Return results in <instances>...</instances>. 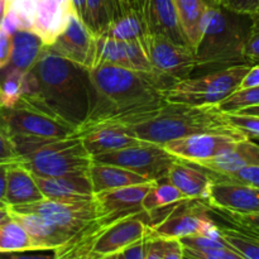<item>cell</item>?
Instances as JSON below:
<instances>
[{
  "instance_id": "obj_18",
  "label": "cell",
  "mask_w": 259,
  "mask_h": 259,
  "mask_svg": "<svg viewBox=\"0 0 259 259\" xmlns=\"http://www.w3.org/2000/svg\"><path fill=\"white\" fill-rule=\"evenodd\" d=\"M210 174L225 175L248 166L259 164V144L252 139H242L233 148L207 161L194 163Z\"/></svg>"
},
{
  "instance_id": "obj_55",
  "label": "cell",
  "mask_w": 259,
  "mask_h": 259,
  "mask_svg": "<svg viewBox=\"0 0 259 259\" xmlns=\"http://www.w3.org/2000/svg\"><path fill=\"white\" fill-rule=\"evenodd\" d=\"M118 257H119V254H113V255H108V257H104L101 259H118Z\"/></svg>"
},
{
  "instance_id": "obj_57",
  "label": "cell",
  "mask_w": 259,
  "mask_h": 259,
  "mask_svg": "<svg viewBox=\"0 0 259 259\" xmlns=\"http://www.w3.org/2000/svg\"><path fill=\"white\" fill-rule=\"evenodd\" d=\"M211 2H214V3H218V0H211Z\"/></svg>"
},
{
  "instance_id": "obj_39",
  "label": "cell",
  "mask_w": 259,
  "mask_h": 259,
  "mask_svg": "<svg viewBox=\"0 0 259 259\" xmlns=\"http://www.w3.org/2000/svg\"><path fill=\"white\" fill-rule=\"evenodd\" d=\"M184 254L192 259H245L233 248H215V249L206 250L184 248Z\"/></svg>"
},
{
  "instance_id": "obj_8",
  "label": "cell",
  "mask_w": 259,
  "mask_h": 259,
  "mask_svg": "<svg viewBox=\"0 0 259 259\" xmlns=\"http://www.w3.org/2000/svg\"><path fill=\"white\" fill-rule=\"evenodd\" d=\"M143 46L162 90L191 77L196 71L195 53L190 47L177 45L157 33H147Z\"/></svg>"
},
{
  "instance_id": "obj_21",
  "label": "cell",
  "mask_w": 259,
  "mask_h": 259,
  "mask_svg": "<svg viewBox=\"0 0 259 259\" xmlns=\"http://www.w3.org/2000/svg\"><path fill=\"white\" fill-rule=\"evenodd\" d=\"M9 211V210H8ZM10 218L19 223L34 244L35 250L57 249L67 242L66 235L43 217L32 212L9 211Z\"/></svg>"
},
{
  "instance_id": "obj_14",
  "label": "cell",
  "mask_w": 259,
  "mask_h": 259,
  "mask_svg": "<svg viewBox=\"0 0 259 259\" xmlns=\"http://www.w3.org/2000/svg\"><path fill=\"white\" fill-rule=\"evenodd\" d=\"M239 141L242 139L227 134H195L167 142L163 147L179 159L200 163L229 151Z\"/></svg>"
},
{
  "instance_id": "obj_47",
  "label": "cell",
  "mask_w": 259,
  "mask_h": 259,
  "mask_svg": "<svg viewBox=\"0 0 259 259\" xmlns=\"http://www.w3.org/2000/svg\"><path fill=\"white\" fill-rule=\"evenodd\" d=\"M184 258V245L179 239H164L163 259Z\"/></svg>"
},
{
  "instance_id": "obj_15",
  "label": "cell",
  "mask_w": 259,
  "mask_h": 259,
  "mask_svg": "<svg viewBox=\"0 0 259 259\" xmlns=\"http://www.w3.org/2000/svg\"><path fill=\"white\" fill-rule=\"evenodd\" d=\"M205 201L212 209L234 214L259 212V194L257 190L224 180L212 179Z\"/></svg>"
},
{
  "instance_id": "obj_28",
  "label": "cell",
  "mask_w": 259,
  "mask_h": 259,
  "mask_svg": "<svg viewBox=\"0 0 259 259\" xmlns=\"http://www.w3.org/2000/svg\"><path fill=\"white\" fill-rule=\"evenodd\" d=\"M120 15L121 10L118 0H86L83 23L94 34L98 35Z\"/></svg>"
},
{
  "instance_id": "obj_5",
  "label": "cell",
  "mask_w": 259,
  "mask_h": 259,
  "mask_svg": "<svg viewBox=\"0 0 259 259\" xmlns=\"http://www.w3.org/2000/svg\"><path fill=\"white\" fill-rule=\"evenodd\" d=\"M78 68V66L57 55L51 46L42 48L37 62L32 67L46 103L68 121H71L68 111H72L71 108H75L80 99Z\"/></svg>"
},
{
  "instance_id": "obj_43",
  "label": "cell",
  "mask_w": 259,
  "mask_h": 259,
  "mask_svg": "<svg viewBox=\"0 0 259 259\" xmlns=\"http://www.w3.org/2000/svg\"><path fill=\"white\" fill-rule=\"evenodd\" d=\"M0 259H56L55 250H23L0 253Z\"/></svg>"
},
{
  "instance_id": "obj_13",
  "label": "cell",
  "mask_w": 259,
  "mask_h": 259,
  "mask_svg": "<svg viewBox=\"0 0 259 259\" xmlns=\"http://www.w3.org/2000/svg\"><path fill=\"white\" fill-rule=\"evenodd\" d=\"M51 48L68 62L88 71L94 66L95 34L72 10L65 28L51 45Z\"/></svg>"
},
{
  "instance_id": "obj_36",
  "label": "cell",
  "mask_w": 259,
  "mask_h": 259,
  "mask_svg": "<svg viewBox=\"0 0 259 259\" xmlns=\"http://www.w3.org/2000/svg\"><path fill=\"white\" fill-rule=\"evenodd\" d=\"M210 176H211L212 179L224 180V181L234 182V184L244 185V186H249L255 190H259V164L244 167V168L239 169V171L232 172V174H210Z\"/></svg>"
},
{
  "instance_id": "obj_53",
  "label": "cell",
  "mask_w": 259,
  "mask_h": 259,
  "mask_svg": "<svg viewBox=\"0 0 259 259\" xmlns=\"http://www.w3.org/2000/svg\"><path fill=\"white\" fill-rule=\"evenodd\" d=\"M10 219H12V218H10L9 211H8V207L0 206V224H3V223L8 222V220Z\"/></svg>"
},
{
  "instance_id": "obj_48",
  "label": "cell",
  "mask_w": 259,
  "mask_h": 259,
  "mask_svg": "<svg viewBox=\"0 0 259 259\" xmlns=\"http://www.w3.org/2000/svg\"><path fill=\"white\" fill-rule=\"evenodd\" d=\"M259 86V63L252 65L240 82L239 89H248Z\"/></svg>"
},
{
  "instance_id": "obj_30",
  "label": "cell",
  "mask_w": 259,
  "mask_h": 259,
  "mask_svg": "<svg viewBox=\"0 0 259 259\" xmlns=\"http://www.w3.org/2000/svg\"><path fill=\"white\" fill-rule=\"evenodd\" d=\"M98 65H114L131 70L125 42L114 39V38H110L104 34L95 35V57H94V66Z\"/></svg>"
},
{
  "instance_id": "obj_44",
  "label": "cell",
  "mask_w": 259,
  "mask_h": 259,
  "mask_svg": "<svg viewBox=\"0 0 259 259\" xmlns=\"http://www.w3.org/2000/svg\"><path fill=\"white\" fill-rule=\"evenodd\" d=\"M12 47H13V35L5 32L0 27V70L7 67L10 63L12 57Z\"/></svg>"
},
{
  "instance_id": "obj_60",
  "label": "cell",
  "mask_w": 259,
  "mask_h": 259,
  "mask_svg": "<svg viewBox=\"0 0 259 259\" xmlns=\"http://www.w3.org/2000/svg\"><path fill=\"white\" fill-rule=\"evenodd\" d=\"M0 89H2V85H0Z\"/></svg>"
},
{
  "instance_id": "obj_41",
  "label": "cell",
  "mask_w": 259,
  "mask_h": 259,
  "mask_svg": "<svg viewBox=\"0 0 259 259\" xmlns=\"http://www.w3.org/2000/svg\"><path fill=\"white\" fill-rule=\"evenodd\" d=\"M245 58L249 65L259 63V14L254 15V23L245 45Z\"/></svg>"
},
{
  "instance_id": "obj_2",
  "label": "cell",
  "mask_w": 259,
  "mask_h": 259,
  "mask_svg": "<svg viewBox=\"0 0 259 259\" xmlns=\"http://www.w3.org/2000/svg\"><path fill=\"white\" fill-rule=\"evenodd\" d=\"M121 129L141 141L161 146L195 134H227L247 139L230 124L227 114L217 105L191 106L166 103L162 108L144 114L137 123Z\"/></svg>"
},
{
  "instance_id": "obj_19",
  "label": "cell",
  "mask_w": 259,
  "mask_h": 259,
  "mask_svg": "<svg viewBox=\"0 0 259 259\" xmlns=\"http://www.w3.org/2000/svg\"><path fill=\"white\" fill-rule=\"evenodd\" d=\"M157 182L158 181H151L146 184L133 185V186L105 190V191L94 194V201H95L99 217L110 214V212L123 211V210L141 209L144 196L152 187L156 186Z\"/></svg>"
},
{
  "instance_id": "obj_22",
  "label": "cell",
  "mask_w": 259,
  "mask_h": 259,
  "mask_svg": "<svg viewBox=\"0 0 259 259\" xmlns=\"http://www.w3.org/2000/svg\"><path fill=\"white\" fill-rule=\"evenodd\" d=\"M45 199L38 189L33 175L19 162L8 163L7 166V187H5V205L32 204Z\"/></svg>"
},
{
  "instance_id": "obj_20",
  "label": "cell",
  "mask_w": 259,
  "mask_h": 259,
  "mask_svg": "<svg viewBox=\"0 0 259 259\" xmlns=\"http://www.w3.org/2000/svg\"><path fill=\"white\" fill-rule=\"evenodd\" d=\"M167 180L189 199H202L204 201L212 181L209 172L182 159H177L172 164Z\"/></svg>"
},
{
  "instance_id": "obj_12",
  "label": "cell",
  "mask_w": 259,
  "mask_h": 259,
  "mask_svg": "<svg viewBox=\"0 0 259 259\" xmlns=\"http://www.w3.org/2000/svg\"><path fill=\"white\" fill-rule=\"evenodd\" d=\"M8 210L14 212H32V214L40 215L55 224L66 235L67 240L91 220L99 217L94 199L90 201L81 202L43 199L32 204L8 206Z\"/></svg>"
},
{
  "instance_id": "obj_24",
  "label": "cell",
  "mask_w": 259,
  "mask_h": 259,
  "mask_svg": "<svg viewBox=\"0 0 259 259\" xmlns=\"http://www.w3.org/2000/svg\"><path fill=\"white\" fill-rule=\"evenodd\" d=\"M80 138L82 139L83 146L93 157L144 143L143 141L131 136L119 126L95 129L83 134Z\"/></svg>"
},
{
  "instance_id": "obj_35",
  "label": "cell",
  "mask_w": 259,
  "mask_h": 259,
  "mask_svg": "<svg viewBox=\"0 0 259 259\" xmlns=\"http://www.w3.org/2000/svg\"><path fill=\"white\" fill-rule=\"evenodd\" d=\"M0 162L2 163L19 162V156L12 139V131L5 120L3 106H0Z\"/></svg>"
},
{
  "instance_id": "obj_26",
  "label": "cell",
  "mask_w": 259,
  "mask_h": 259,
  "mask_svg": "<svg viewBox=\"0 0 259 259\" xmlns=\"http://www.w3.org/2000/svg\"><path fill=\"white\" fill-rule=\"evenodd\" d=\"M45 46L43 40L32 30L15 32L13 34L12 57H10L12 67L22 71L32 70Z\"/></svg>"
},
{
  "instance_id": "obj_25",
  "label": "cell",
  "mask_w": 259,
  "mask_h": 259,
  "mask_svg": "<svg viewBox=\"0 0 259 259\" xmlns=\"http://www.w3.org/2000/svg\"><path fill=\"white\" fill-rule=\"evenodd\" d=\"M177 19L190 48L195 52L201 37L202 19L207 0H174Z\"/></svg>"
},
{
  "instance_id": "obj_3",
  "label": "cell",
  "mask_w": 259,
  "mask_h": 259,
  "mask_svg": "<svg viewBox=\"0 0 259 259\" xmlns=\"http://www.w3.org/2000/svg\"><path fill=\"white\" fill-rule=\"evenodd\" d=\"M254 23V15L232 12L207 0L202 19L201 37L195 50L197 68L214 71L237 65H249L245 45Z\"/></svg>"
},
{
  "instance_id": "obj_38",
  "label": "cell",
  "mask_w": 259,
  "mask_h": 259,
  "mask_svg": "<svg viewBox=\"0 0 259 259\" xmlns=\"http://www.w3.org/2000/svg\"><path fill=\"white\" fill-rule=\"evenodd\" d=\"M184 248L195 250L215 249V248H232L223 237H206V235H191L179 239Z\"/></svg>"
},
{
  "instance_id": "obj_51",
  "label": "cell",
  "mask_w": 259,
  "mask_h": 259,
  "mask_svg": "<svg viewBox=\"0 0 259 259\" xmlns=\"http://www.w3.org/2000/svg\"><path fill=\"white\" fill-rule=\"evenodd\" d=\"M121 14L131 10H139V0H118Z\"/></svg>"
},
{
  "instance_id": "obj_52",
  "label": "cell",
  "mask_w": 259,
  "mask_h": 259,
  "mask_svg": "<svg viewBox=\"0 0 259 259\" xmlns=\"http://www.w3.org/2000/svg\"><path fill=\"white\" fill-rule=\"evenodd\" d=\"M237 114H244V115H257L259 116V105L250 106V108L243 109V110L237 111Z\"/></svg>"
},
{
  "instance_id": "obj_23",
  "label": "cell",
  "mask_w": 259,
  "mask_h": 259,
  "mask_svg": "<svg viewBox=\"0 0 259 259\" xmlns=\"http://www.w3.org/2000/svg\"><path fill=\"white\" fill-rule=\"evenodd\" d=\"M89 176H90L94 194L105 191V190L133 186V185H141L152 181V180L136 174L131 169L124 168V167L100 163V162L95 161H93L91 163Z\"/></svg>"
},
{
  "instance_id": "obj_6",
  "label": "cell",
  "mask_w": 259,
  "mask_h": 259,
  "mask_svg": "<svg viewBox=\"0 0 259 259\" xmlns=\"http://www.w3.org/2000/svg\"><path fill=\"white\" fill-rule=\"evenodd\" d=\"M252 65H237L211 71L200 77H189L162 91L171 104L202 106L218 105L239 89L243 77Z\"/></svg>"
},
{
  "instance_id": "obj_27",
  "label": "cell",
  "mask_w": 259,
  "mask_h": 259,
  "mask_svg": "<svg viewBox=\"0 0 259 259\" xmlns=\"http://www.w3.org/2000/svg\"><path fill=\"white\" fill-rule=\"evenodd\" d=\"M147 33L148 32H147L146 23H144L141 12L131 10L113 20L101 34L108 35L114 39L123 40V42L136 39L143 42Z\"/></svg>"
},
{
  "instance_id": "obj_32",
  "label": "cell",
  "mask_w": 259,
  "mask_h": 259,
  "mask_svg": "<svg viewBox=\"0 0 259 259\" xmlns=\"http://www.w3.org/2000/svg\"><path fill=\"white\" fill-rule=\"evenodd\" d=\"M35 250L32 239L24 228L10 219L0 224V253Z\"/></svg>"
},
{
  "instance_id": "obj_49",
  "label": "cell",
  "mask_w": 259,
  "mask_h": 259,
  "mask_svg": "<svg viewBox=\"0 0 259 259\" xmlns=\"http://www.w3.org/2000/svg\"><path fill=\"white\" fill-rule=\"evenodd\" d=\"M7 166L8 163L0 164V206L5 205V187H7Z\"/></svg>"
},
{
  "instance_id": "obj_11",
  "label": "cell",
  "mask_w": 259,
  "mask_h": 259,
  "mask_svg": "<svg viewBox=\"0 0 259 259\" xmlns=\"http://www.w3.org/2000/svg\"><path fill=\"white\" fill-rule=\"evenodd\" d=\"M4 116L13 134L62 138L75 133L76 124L66 120L52 110L39 109L32 104L19 101L14 108L5 109Z\"/></svg>"
},
{
  "instance_id": "obj_10",
  "label": "cell",
  "mask_w": 259,
  "mask_h": 259,
  "mask_svg": "<svg viewBox=\"0 0 259 259\" xmlns=\"http://www.w3.org/2000/svg\"><path fill=\"white\" fill-rule=\"evenodd\" d=\"M177 159L163 146L148 142L93 157V161L124 167L152 181L167 179L169 168Z\"/></svg>"
},
{
  "instance_id": "obj_29",
  "label": "cell",
  "mask_w": 259,
  "mask_h": 259,
  "mask_svg": "<svg viewBox=\"0 0 259 259\" xmlns=\"http://www.w3.org/2000/svg\"><path fill=\"white\" fill-rule=\"evenodd\" d=\"M223 239L245 259H259V234L242 227L219 225Z\"/></svg>"
},
{
  "instance_id": "obj_54",
  "label": "cell",
  "mask_w": 259,
  "mask_h": 259,
  "mask_svg": "<svg viewBox=\"0 0 259 259\" xmlns=\"http://www.w3.org/2000/svg\"><path fill=\"white\" fill-rule=\"evenodd\" d=\"M7 13V0H0V23Z\"/></svg>"
},
{
  "instance_id": "obj_50",
  "label": "cell",
  "mask_w": 259,
  "mask_h": 259,
  "mask_svg": "<svg viewBox=\"0 0 259 259\" xmlns=\"http://www.w3.org/2000/svg\"><path fill=\"white\" fill-rule=\"evenodd\" d=\"M70 2L73 13L83 22L86 13V0H70Z\"/></svg>"
},
{
  "instance_id": "obj_31",
  "label": "cell",
  "mask_w": 259,
  "mask_h": 259,
  "mask_svg": "<svg viewBox=\"0 0 259 259\" xmlns=\"http://www.w3.org/2000/svg\"><path fill=\"white\" fill-rule=\"evenodd\" d=\"M189 197L185 196L177 187H175L167 179L161 180L152 187L142 201V207L144 211L152 212L154 210L168 207L176 202H181Z\"/></svg>"
},
{
  "instance_id": "obj_34",
  "label": "cell",
  "mask_w": 259,
  "mask_h": 259,
  "mask_svg": "<svg viewBox=\"0 0 259 259\" xmlns=\"http://www.w3.org/2000/svg\"><path fill=\"white\" fill-rule=\"evenodd\" d=\"M257 105H259V86L248 89H238L232 95H229L227 99L220 101L217 106L223 113L230 114Z\"/></svg>"
},
{
  "instance_id": "obj_59",
  "label": "cell",
  "mask_w": 259,
  "mask_h": 259,
  "mask_svg": "<svg viewBox=\"0 0 259 259\" xmlns=\"http://www.w3.org/2000/svg\"><path fill=\"white\" fill-rule=\"evenodd\" d=\"M257 192H258V194H259V190H257Z\"/></svg>"
},
{
  "instance_id": "obj_33",
  "label": "cell",
  "mask_w": 259,
  "mask_h": 259,
  "mask_svg": "<svg viewBox=\"0 0 259 259\" xmlns=\"http://www.w3.org/2000/svg\"><path fill=\"white\" fill-rule=\"evenodd\" d=\"M25 71L10 67L5 72L4 78L0 82V106L5 109L14 108L24 93Z\"/></svg>"
},
{
  "instance_id": "obj_42",
  "label": "cell",
  "mask_w": 259,
  "mask_h": 259,
  "mask_svg": "<svg viewBox=\"0 0 259 259\" xmlns=\"http://www.w3.org/2000/svg\"><path fill=\"white\" fill-rule=\"evenodd\" d=\"M217 4L240 14H259V0H218Z\"/></svg>"
},
{
  "instance_id": "obj_1",
  "label": "cell",
  "mask_w": 259,
  "mask_h": 259,
  "mask_svg": "<svg viewBox=\"0 0 259 259\" xmlns=\"http://www.w3.org/2000/svg\"><path fill=\"white\" fill-rule=\"evenodd\" d=\"M95 93L73 136L108 126H129L144 114L167 103L162 90L143 73L114 65H98L86 71Z\"/></svg>"
},
{
  "instance_id": "obj_4",
  "label": "cell",
  "mask_w": 259,
  "mask_h": 259,
  "mask_svg": "<svg viewBox=\"0 0 259 259\" xmlns=\"http://www.w3.org/2000/svg\"><path fill=\"white\" fill-rule=\"evenodd\" d=\"M19 163L35 176L62 177L88 175L93 156L76 136L62 138L13 134Z\"/></svg>"
},
{
  "instance_id": "obj_16",
  "label": "cell",
  "mask_w": 259,
  "mask_h": 259,
  "mask_svg": "<svg viewBox=\"0 0 259 259\" xmlns=\"http://www.w3.org/2000/svg\"><path fill=\"white\" fill-rule=\"evenodd\" d=\"M147 32L157 33L177 45L190 47L177 19L174 0H139Z\"/></svg>"
},
{
  "instance_id": "obj_61",
  "label": "cell",
  "mask_w": 259,
  "mask_h": 259,
  "mask_svg": "<svg viewBox=\"0 0 259 259\" xmlns=\"http://www.w3.org/2000/svg\"><path fill=\"white\" fill-rule=\"evenodd\" d=\"M0 164H2V162H0Z\"/></svg>"
},
{
  "instance_id": "obj_56",
  "label": "cell",
  "mask_w": 259,
  "mask_h": 259,
  "mask_svg": "<svg viewBox=\"0 0 259 259\" xmlns=\"http://www.w3.org/2000/svg\"><path fill=\"white\" fill-rule=\"evenodd\" d=\"M182 259H192V258H190V257H186V255L184 254V258H182Z\"/></svg>"
},
{
  "instance_id": "obj_58",
  "label": "cell",
  "mask_w": 259,
  "mask_h": 259,
  "mask_svg": "<svg viewBox=\"0 0 259 259\" xmlns=\"http://www.w3.org/2000/svg\"><path fill=\"white\" fill-rule=\"evenodd\" d=\"M118 259H121V258H120V254H119V257H118Z\"/></svg>"
},
{
  "instance_id": "obj_7",
  "label": "cell",
  "mask_w": 259,
  "mask_h": 259,
  "mask_svg": "<svg viewBox=\"0 0 259 259\" xmlns=\"http://www.w3.org/2000/svg\"><path fill=\"white\" fill-rule=\"evenodd\" d=\"M210 207L202 199H187L177 202L161 218L152 223L149 237L181 239L191 235L222 237L219 225L210 218Z\"/></svg>"
},
{
  "instance_id": "obj_45",
  "label": "cell",
  "mask_w": 259,
  "mask_h": 259,
  "mask_svg": "<svg viewBox=\"0 0 259 259\" xmlns=\"http://www.w3.org/2000/svg\"><path fill=\"white\" fill-rule=\"evenodd\" d=\"M163 252L164 239L149 237L148 234L146 245V257H144V259H163Z\"/></svg>"
},
{
  "instance_id": "obj_37",
  "label": "cell",
  "mask_w": 259,
  "mask_h": 259,
  "mask_svg": "<svg viewBox=\"0 0 259 259\" xmlns=\"http://www.w3.org/2000/svg\"><path fill=\"white\" fill-rule=\"evenodd\" d=\"M227 116L230 124L242 132L247 138L259 139V116L237 113L227 114Z\"/></svg>"
},
{
  "instance_id": "obj_9",
  "label": "cell",
  "mask_w": 259,
  "mask_h": 259,
  "mask_svg": "<svg viewBox=\"0 0 259 259\" xmlns=\"http://www.w3.org/2000/svg\"><path fill=\"white\" fill-rule=\"evenodd\" d=\"M7 9L19 17L22 30H32L46 46L56 40L72 12L70 0H7Z\"/></svg>"
},
{
  "instance_id": "obj_40",
  "label": "cell",
  "mask_w": 259,
  "mask_h": 259,
  "mask_svg": "<svg viewBox=\"0 0 259 259\" xmlns=\"http://www.w3.org/2000/svg\"><path fill=\"white\" fill-rule=\"evenodd\" d=\"M210 209L214 210L218 214L223 215V218L232 223V224L238 225V227H242L244 229H248L250 232L259 234V212H253V214H234V212L223 211V210L212 209V207H210Z\"/></svg>"
},
{
  "instance_id": "obj_17",
  "label": "cell",
  "mask_w": 259,
  "mask_h": 259,
  "mask_svg": "<svg viewBox=\"0 0 259 259\" xmlns=\"http://www.w3.org/2000/svg\"><path fill=\"white\" fill-rule=\"evenodd\" d=\"M33 179L45 199L66 202L90 201L94 199L89 174L62 177H42L33 175Z\"/></svg>"
},
{
  "instance_id": "obj_46",
  "label": "cell",
  "mask_w": 259,
  "mask_h": 259,
  "mask_svg": "<svg viewBox=\"0 0 259 259\" xmlns=\"http://www.w3.org/2000/svg\"><path fill=\"white\" fill-rule=\"evenodd\" d=\"M148 235L138 242L133 243L129 247H126L123 252L120 253L121 259H144L146 257V245Z\"/></svg>"
}]
</instances>
